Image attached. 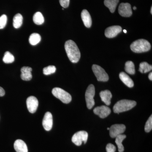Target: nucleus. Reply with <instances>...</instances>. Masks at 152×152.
<instances>
[{
	"instance_id": "nucleus-1",
	"label": "nucleus",
	"mask_w": 152,
	"mask_h": 152,
	"mask_svg": "<svg viewBox=\"0 0 152 152\" xmlns=\"http://www.w3.org/2000/svg\"><path fill=\"white\" fill-rule=\"evenodd\" d=\"M65 49L68 58L73 63H77L80 58V50L75 43L72 40L67 41L65 44Z\"/></svg>"
},
{
	"instance_id": "nucleus-2",
	"label": "nucleus",
	"mask_w": 152,
	"mask_h": 152,
	"mask_svg": "<svg viewBox=\"0 0 152 152\" xmlns=\"http://www.w3.org/2000/svg\"><path fill=\"white\" fill-rule=\"evenodd\" d=\"M137 104L135 101L124 99L118 101L115 104L113 108V111L115 113L119 114L123 112L129 110Z\"/></svg>"
},
{
	"instance_id": "nucleus-3",
	"label": "nucleus",
	"mask_w": 152,
	"mask_h": 152,
	"mask_svg": "<svg viewBox=\"0 0 152 152\" xmlns=\"http://www.w3.org/2000/svg\"><path fill=\"white\" fill-rule=\"evenodd\" d=\"M130 48L133 52L136 53H142L150 50L151 45L148 41L144 39H140L133 42Z\"/></svg>"
},
{
	"instance_id": "nucleus-4",
	"label": "nucleus",
	"mask_w": 152,
	"mask_h": 152,
	"mask_svg": "<svg viewBox=\"0 0 152 152\" xmlns=\"http://www.w3.org/2000/svg\"><path fill=\"white\" fill-rule=\"evenodd\" d=\"M52 94L63 103L69 104L72 101V96L69 93L59 88H55L52 90Z\"/></svg>"
},
{
	"instance_id": "nucleus-5",
	"label": "nucleus",
	"mask_w": 152,
	"mask_h": 152,
	"mask_svg": "<svg viewBox=\"0 0 152 152\" xmlns=\"http://www.w3.org/2000/svg\"><path fill=\"white\" fill-rule=\"evenodd\" d=\"M95 94L94 86L92 84L90 85L86 91V100L87 107L88 109H91L95 105L94 97Z\"/></svg>"
},
{
	"instance_id": "nucleus-6",
	"label": "nucleus",
	"mask_w": 152,
	"mask_h": 152,
	"mask_svg": "<svg viewBox=\"0 0 152 152\" xmlns=\"http://www.w3.org/2000/svg\"><path fill=\"white\" fill-rule=\"evenodd\" d=\"M92 70L94 74L96 77L98 81L107 82L108 81V75L102 68L97 65L94 64L92 66Z\"/></svg>"
},
{
	"instance_id": "nucleus-7",
	"label": "nucleus",
	"mask_w": 152,
	"mask_h": 152,
	"mask_svg": "<svg viewBox=\"0 0 152 152\" xmlns=\"http://www.w3.org/2000/svg\"><path fill=\"white\" fill-rule=\"evenodd\" d=\"M88 138V134L86 131H79L76 133L72 137V142L77 146H80L83 142L86 144Z\"/></svg>"
},
{
	"instance_id": "nucleus-8",
	"label": "nucleus",
	"mask_w": 152,
	"mask_h": 152,
	"mask_svg": "<svg viewBox=\"0 0 152 152\" xmlns=\"http://www.w3.org/2000/svg\"><path fill=\"white\" fill-rule=\"evenodd\" d=\"M126 127L124 124H115L110 128V135L112 138H115L117 136L123 134L126 130Z\"/></svg>"
},
{
	"instance_id": "nucleus-9",
	"label": "nucleus",
	"mask_w": 152,
	"mask_h": 152,
	"mask_svg": "<svg viewBox=\"0 0 152 152\" xmlns=\"http://www.w3.org/2000/svg\"><path fill=\"white\" fill-rule=\"evenodd\" d=\"M118 12L121 16L130 17L132 15V11L130 4L122 3L120 4L118 8Z\"/></svg>"
},
{
	"instance_id": "nucleus-10",
	"label": "nucleus",
	"mask_w": 152,
	"mask_h": 152,
	"mask_svg": "<svg viewBox=\"0 0 152 152\" xmlns=\"http://www.w3.org/2000/svg\"><path fill=\"white\" fill-rule=\"evenodd\" d=\"M26 104L29 112L31 113H34L37 109L39 102L35 97L31 96L27 99Z\"/></svg>"
},
{
	"instance_id": "nucleus-11",
	"label": "nucleus",
	"mask_w": 152,
	"mask_h": 152,
	"mask_svg": "<svg viewBox=\"0 0 152 152\" xmlns=\"http://www.w3.org/2000/svg\"><path fill=\"white\" fill-rule=\"evenodd\" d=\"M122 28L119 26H114L107 28L105 31V35L108 38H113L116 37L121 32Z\"/></svg>"
},
{
	"instance_id": "nucleus-12",
	"label": "nucleus",
	"mask_w": 152,
	"mask_h": 152,
	"mask_svg": "<svg viewBox=\"0 0 152 152\" xmlns=\"http://www.w3.org/2000/svg\"><path fill=\"white\" fill-rule=\"evenodd\" d=\"M94 112L95 114L97 115L101 118H104L110 115L111 110L108 107L103 105L95 108Z\"/></svg>"
},
{
	"instance_id": "nucleus-13",
	"label": "nucleus",
	"mask_w": 152,
	"mask_h": 152,
	"mask_svg": "<svg viewBox=\"0 0 152 152\" xmlns=\"http://www.w3.org/2000/svg\"><path fill=\"white\" fill-rule=\"evenodd\" d=\"M53 125V115L50 112H47L45 114L43 119V126L46 131H49L51 129Z\"/></svg>"
},
{
	"instance_id": "nucleus-14",
	"label": "nucleus",
	"mask_w": 152,
	"mask_h": 152,
	"mask_svg": "<svg viewBox=\"0 0 152 152\" xmlns=\"http://www.w3.org/2000/svg\"><path fill=\"white\" fill-rule=\"evenodd\" d=\"M32 69L29 67L24 66L21 69V78L23 80L29 81L32 78L31 72Z\"/></svg>"
},
{
	"instance_id": "nucleus-15",
	"label": "nucleus",
	"mask_w": 152,
	"mask_h": 152,
	"mask_svg": "<svg viewBox=\"0 0 152 152\" xmlns=\"http://www.w3.org/2000/svg\"><path fill=\"white\" fill-rule=\"evenodd\" d=\"M14 146V148L17 152H28L26 144L21 140H16Z\"/></svg>"
},
{
	"instance_id": "nucleus-16",
	"label": "nucleus",
	"mask_w": 152,
	"mask_h": 152,
	"mask_svg": "<svg viewBox=\"0 0 152 152\" xmlns=\"http://www.w3.org/2000/svg\"><path fill=\"white\" fill-rule=\"evenodd\" d=\"M81 18L85 26L89 28L91 26L92 19L89 13L87 10H83L81 13Z\"/></svg>"
},
{
	"instance_id": "nucleus-17",
	"label": "nucleus",
	"mask_w": 152,
	"mask_h": 152,
	"mask_svg": "<svg viewBox=\"0 0 152 152\" xmlns=\"http://www.w3.org/2000/svg\"><path fill=\"white\" fill-rule=\"evenodd\" d=\"M101 99L107 105L109 106L111 104V99L112 98V94L109 90L102 91L100 93Z\"/></svg>"
},
{
	"instance_id": "nucleus-18",
	"label": "nucleus",
	"mask_w": 152,
	"mask_h": 152,
	"mask_svg": "<svg viewBox=\"0 0 152 152\" xmlns=\"http://www.w3.org/2000/svg\"><path fill=\"white\" fill-rule=\"evenodd\" d=\"M121 80L129 88H132L134 86V82L132 79L124 72H122L119 75Z\"/></svg>"
},
{
	"instance_id": "nucleus-19",
	"label": "nucleus",
	"mask_w": 152,
	"mask_h": 152,
	"mask_svg": "<svg viewBox=\"0 0 152 152\" xmlns=\"http://www.w3.org/2000/svg\"><path fill=\"white\" fill-rule=\"evenodd\" d=\"M119 0H104V4L105 6L108 8L111 12L114 13Z\"/></svg>"
},
{
	"instance_id": "nucleus-20",
	"label": "nucleus",
	"mask_w": 152,
	"mask_h": 152,
	"mask_svg": "<svg viewBox=\"0 0 152 152\" xmlns=\"http://www.w3.org/2000/svg\"><path fill=\"white\" fill-rule=\"evenodd\" d=\"M126 136L125 134H121L116 137L115 143L118 147L119 152H124V148L122 144V142L126 138Z\"/></svg>"
},
{
	"instance_id": "nucleus-21",
	"label": "nucleus",
	"mask_w": 152,
	"mask_h": 152,
	"mask_svg": "<svg viewBox=\"0 0 152 152\" xmlns=\"http://www.w3.org/2000/svg\"><path fill=\"white\" fill-rule=\"evenodd\" d=\"M23 17L20 14H16L14 17L13 26L15 28H18L21 26L23 24Z\"/></svg>"
},
{
	"instance_id": "nucleus-22",
	"label": "nucleus",
	"mask_w": 152,
	"mask_h": 152,
	"mask_svg": "<svg viewBox=\"0 0 152 152\" xmlns=\"http://www.w3.org/2000/svg\"><path fill=\"white\" fill-rule=\"evenodd\" d=\"M41 37L37 33H33L30 36L29 42L31 45H35L40 42Z\"/></svg>"
},
{
	"instance_id": "nucleus-23",
	"label": "nucleus",
	"mask_w": 152,
	"mask_h": 152,
	"mask_svg": "<svg viewBox=\"0 0 152 152\" xmlns=\"http://www.w3.org/2000/svg\"><path fill=\"white\" fill-rule=\"evenodd\" d=\"M33 21L36 24L40 25L43 23L45 19L42 14L40 12H37L33 16Z\"/></svg>"
},
{
	"instance_id": "nucleus-24",
	"label": "nucleus",
	"mask_w": 152,
	"mask_h": 152,
	"mask_svg": "<svg viewBox=\"0 0 152 152\" xmlns=\"http://www.w3.org/2000/svg\"><path fill=\"white\" fill-rule=\"evenodd\" d=\"M125 69L127 73L130 75H133L135 73L134 64L132 61H128L126 63Z\"/></svg>"
},
{
	"instance_id": "nucleus-25",
	"label": "nucleus",
	"mask_w": 152,
	"mask_h": 152,
	"mask_svg": "<svg viewBox=\"0 0 152 152\" xmlns=\"http://www.w3.org/2000/svg\"><path fill=\"white\" fill-rule=\"evenodd\" d=\"M152 69V65H150L148 63L143 62L140 64L139 71L142 73H146Z\"/></svg>"
},
{
	"instance_id": "nucleus-26",
	"label": "nucleus",
	"mask_w": 152,
	"mask_h": 152,
	"mask_svg": "<svg viewBox=\"0 0 152 152\" xmlns=\"http://www.w3.org/2000/svg\"><path fill=\"white\" fill-rule=\"evenodd\" d=\"M3 61L6 64H11L15 61V57L10 52L7 51L4 53Z\"/></svg>"
},
{
	"instance_id": "nucleus-27",
	"label": "nucleus",
	"mask_w": 152,
	"mask_h": 152,
	"mask_svg": "<svg viewBox=\"0 0 152 152\" xmlns=\"http://www.w3.org/2000/svg\"><path fill=\"white\" fill-rule=\"evenodd\" d=\"M56 69L54 66H49L46 67L44 68L43 72L44 75H48L54 73L56 72Z\"/></svg>"
},
{
	"instance_id": "nucleus-28",
	"label": "nucleus",
	"mask_w": 152,
	"mask_h": 152,
	"mask_svg": "<svg viewBox=\"0 0 152 152\" xmlns=\"http://www.w3.org/2000/svg\"><path fill=\"white\" fill-rule=\"evenodd\" d=\"M152 129V116L149 117L145 125V130L147 133L149 132Z\"/></svg>"
},
{
	"instance_id": "nucleus-29",
	"label": "nucleus",
	"mask_w": 152,
	"mask_h": 152,
	"mask_svg": "<svg viewBox=\"0 0 152 152\" xmlns=\"http://www.w3.org/2000/svg\"><path fill=\"white\" fill-rule=\"evenodd\" d=\"M7 18L5 15H3L0 17V29L4 28L7 25Z\"/></svg>"
},
{
	"instance_id": "nucleus-30",
	"label": "nucleus",
	"mask_w": 152,
	"mask_h": 152,
	"mask_svg": "<svg viewBox=\"0 0 152 152\" xmlns=\"http://www.w3.org/2000/svg\"><path fill=\"white\" fill-rule=\"evenodd\" d=\"M116 147L114 145L111 143H109L106 146V151L107 152H115Z\"/></svg>"
},
{
	"instance_id": "nucleus-31",
	"label": "nucleus",
	"mask_w": 152,
	"mask_h": 152,
	"mask_svg": "<svg viewBox=\"0 0 152 152\" xmlns=\"http://www.w3.org/2000/svg\"><path fill=\"white\" fill-rule=\"evenodd\" d=\"M61 5L64 8H66L69 5L70 0H59Z\"/></svg>"
},
{
	"instance_id": "nucleus-32",
	"label": "nucleus",
	"mask_w": 152,
	"mask_h": 152,
	"mask_svg": "<svg viewBox=\"0 0 152 152\" xmlns=\"http://www.w3.org/2000/svg\"><path fill=\"white\" fill-rule=\"evenodd\" d=\"M5 94L4 90L2 87H0V96H3Z\"/></svg>"
},
{
	"instance_id": "nucleus-33",
	"label": "nucleus",
	"mask_w": 152,
	"mask_h": 152,
	"mask_svg": "<svg viewBox=\"0 0 152 152\" xmlns=\"http://www.w3.org/2000/svg\"><path fill=\"white\" fill-rule=\"evenodd\" d=\"M148 78L150 80H151V81L152 80V73L151 72V73L149 75H148Z\"/></svg>"
},
{
	"instance_id": "nucleus-34",
	"label": "nucleus",
	"mask_w": 152,
	"mask_h": 152,
	"mask_svg": "<svg viewBox=\"0 0 152 152\" xmlns=\"http://www.w3.org/2000/svg\"><path fill=\"white\" fill-rule=\"evenodd\" d=\"M124 32L125 33H127V31L126 30H124Z\"/></svg>"
},
{
	"instance_id": "nucleus-35",
	"label": "nucleus",
	"mask_w": 152,
	"mask_h": 152,
	"mask_svg": "<svg viewBox=\"0 0 152 152\" xmlns=\"http://www.w3.org/2000/svg\"><path fill=\"white\" fill-rule=\"evenodd\" d=\"M133 9H134V10H136V9H137V7H133Z\"/></svg>"
},
{
	"instance_id": "nucleus-36",
	"label": "nucleus",
	"mask_w": 152,
	"mask_h": 152,
	"mask_svg": "<svg viewBox=\"0 0 152 152\" xmlns=\"http://www.w3.org/2000/svg\"><path fill=\"white\" fill-rule=\"evenodd\" d=\"M151 14H152V7H151Z\"/></svg>"
},
{
	"instance_id": "nucleus-37",
	"label": "nucleus",
	"mask_w": 152,
	"mask_h": 152,
	"mask_svg": "<svg viewBox=\"0 0 152 152\" xmlns=\"http://www.w3.org/2000/svg\"><path fill=\"white\" fill-rule=\"evenodd\" d=\"M107 130H110V128H107Z\"/></svg>"
}]
</instances>
